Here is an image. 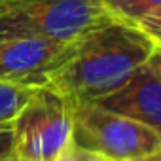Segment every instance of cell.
<instances>
[{
    "label": "cell",
    "instance_id": "6da1fadb",
    "mask_svg": "<svg viewBox=\"0 0 161 161\" xmlns=\"http://www.w3.org/2000/svg\"><path fill=\"white\" fill-rule=\"evenodd\" d=\"M153 47V40L136 23L108 21L76 38L44 86L57 91L68 104L95 103L123 87L148 63Z\"/></svg>",
    "mask_w": 161,
    "mask_h": 161
},
{
    "label": "cell",
    "instance_id": "7a4b0ae2",
    "mask_svg": "<svg viewBox=\"0 0 161 161\" xmlns=\"http://www.w3.org/2000/svg\"><path fill=\"white\" fill-rule=\"evenodd\" d=\"M114 21L104 0H0V40H76Z\"/></svg>",
    "mask_w": 161,
    "mask_h": 161
},
{
    "label": "cell",
    "instance_id": "3957f363",
    "mask_svg": "<svg viewBox=\"0 0 161 161\" xmlns=\"http://www.w3.org/2000/svg\"><path fill=\"white\" fill-rule=\"evenodd\" d=\"M72 140L97 155L114 161H138L161 150V136L121 114L97 103L70 104Z\"/></svg>",
    "mask_w": 161,
    "mask_h": 161
},
{
    "label": "cell",
    "instance_id": "277c9868",
    "mask_svg": "<svg viewBox=\"0 0 161 161\" xmlns=\"http://www.w3.org/2000/svg\"><path fill=\"white\" fill-rule=\"evenodd\" d=\"M12 131L14 153L29 161H53L72 140L70 104L57 91L40 86Z\"/></svg>",
    "mask_w": 161,
    "mask_h": 161
},
{
    "label": "cell",
    "instance_id": "5b68a950",
    "mask_svg": "<svg viewBox=\"0 0 161 161\" xmlns=\"http://www.w3.org/2000/svg\"><path fill=\"white\" fill-rule=\"evenodd\" d=\"M74 40L46 38H8L0 40V78L29 86H44Z\"/></svg>",
    "mask_w": 161,
    "mask_h": 161
},
{
    "label": "cell",
    "instance_id": "8992f818",
    "mask_svg": "<svg viewBox=\"0 0 161 161\" xmlns=\"http://www.w3.org/2000/svg\"><path fill=\"white\" fill-rule=\"evenodd\" d=\"M95 103L153 129L161 136V78L148 63L131 76L123 87Z\"/></svg>",
    "mask_w": 161,
    "mask_h": 161
},
{
    "label": "cell",
    "instance_id": "52a82bcc",
    "mask_svg": "<svg viewBox=\"0 0 161 161\" xmlns=\"http://www.w3.org/2000/svg\"><path fill=\"white\" fill-rule=\"evenodd\" d=\"M40 86L19 84L0 78V127H12Z\"/></svg>",
    "mask_w": 161,
    "mask_h": 161
},
{
    "label": "cell",
    "instance_id": "ba28073f",
    "mask_svg": "<svg viewBox=\"0 0 161 161\" xmlns=\"http://www.w3.org/2000/svg\"><path fill=\"white\" fill-rule=\"evenodd\" d=\"M104 6L114 19L136 23L140 17L161 6V0H104Z\"/></svg>",
    "mask_w": 161,
    "mask_h": 161
},
{
    "label": "cell",
    "instance_id": "9c48e42d",
    "mask_svg": "<svg viewBox=\"0 0 161 161\" xmlns=\"http://www.w3.org/2000/svg\"><path fill=\"white\" fill-rule=\"evenodd\" d=\"M136 25L153 40L155 46H161V6L153 12H150L148 15L140 17L136 21Z\"/></svg>",
    "mask_w": 161,
    "mask_h": 161
},
{
    "label": "cell",
    "instance_id": "30bf717a",
    "mask_svg": "<svg viewBox=\"0 0 161 161\" xmlns=\"http://www.w3.org/2000/svg\"><path fill=\"white\" fill-rule=\"evenodd\" d=\"M95 155L97 153H93V152H89V150H86L82 146H78L74 140H70L66 144V148L53 161H93Z\"/></svg>",
    "mask_w": 161,
    "mask_h": 161
},
{
    "label": "cell",
    "instance_id": "8fae6325",
    "mask_svg": "<svg viewBox=\"0 0 161 161\" xmlns=\"http://www.w3.org/2000/svg\"><path fill=\"white\" fill-rule=\"evenodd\" d=\"M14 153V131L12 127H0V161Z\"/></svg>",
    "mask_w": 161,
    "mask_h": 161
},
{
    "label": "cell",
    "instance_id": "7c38bea8",
    "mask_svg": "<svg viewBox=\"0 0 161 161\" xmlns=\"http://www.w3.org/2000/svg\"><path fill=\"white\" fill-rule=\"evenodd\" d=\"M148 64L153 68V72L161 78V46H155L153 47V51H152V55H150V59H148Z\"/></svg>",
    "mask_w": 161,
    "mask_h": 161
},
{
    "label": "cell",
    "instance_id": "4fadbf2b",
    "mask_svg": "<svg viewBox=\"0 0 161 161\" xmlns=\"http://www.w3.org/2000/svg\"><path fill=\"white\" fill-rule=\"evenodd\" d=\"M138 161H161V150H157L155 153H152V155H148V157H142V159H138Z\"/></svg>",
    "mask_w": 161,
    "mask_h": 161
},
{
    "label": "cell",
    "instance_id": "5bb4252c",
    "mask_svg": "<svg viewBox=\"0 0 161 161\" xmlns=\"http://www.w3.org/2000/svg\"><path fill=\"white\" fill-rule=\"evenodd\" d=\"M4 161H29V159H23L21 155H17V153H12V155H8Z\"/></svg>",
    "mask_w": 161,
    "mask_h": 161
},
{
    "label": "cell",
    "instance_id": "9a60e30c",
    "mask_svg": "<svg viewBox=\"0 0 161 161\" xmlns=\"http://www.w3.org/2000/svg\"><path fill=\"white\" fill-rule=\"evenodd\" d=\"M93 161H114V159H108V157H103V155H95Z\"/></svg>",
    "mask_w": 161,
    "mask_h": 161
}]
</instances>
